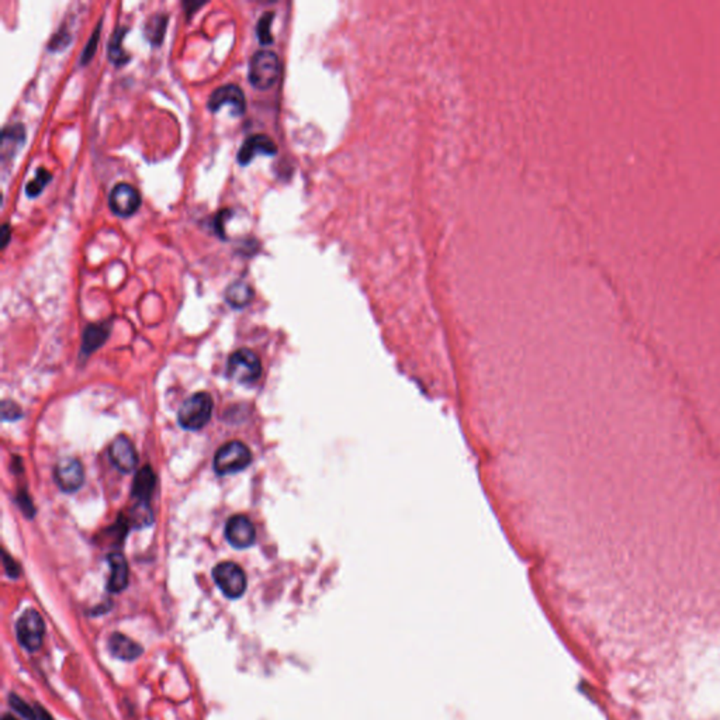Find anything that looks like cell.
I'll return each instance as SVG.
<instances>
[{
	"label": "cell",
	"instance_id": "obj_1",
	"mask_svg": "<svg viewBox=\"0 0 720 720\" xmlns=\"http://www.w3.org/2000/svg\"><path fill=\"white\" fill-rule=\"evenodd\" d=\"M213 398L209 393H196L188 397L177 414L179 425L187 430H199L207 425L213 414Z\"/></svg>",
	"mask_w": 720,
	"mask_h": 720
},
{
	"label": "cell",
	"instance_id": "obj_2",
	"mask_svg": "<svg viewBox=\"0 0 720 720\" xmlns=\"http://www.w3.org/2000/svg\"><path fill=\"white\" fill-rule=\"evenodd\" d=\"M280 76V61L276 53L269 50L256 51L248 68V79L251 85L259 90L272 87Z\"/></svg>",
	"mask_w": 720,
	"mask_h": 720
},
{
	"label": "cell",
	"instance_id": "obj_3",
	"mask_svg": "<svg viewBox=\"0 0 720 720\" xmlns=\"http://www.w3.org/2000/svg\"><path fill=\"white\" fill-rule=\"evenodd\" d=\"M252 462V453L243 442H228L218 449L214 457V468L218 474H235L245 470Z\"/></svg>",
	"mask_w": 720,
	"mask_h": 720
},
{
	"label": "cell",
	"instance_id": "obj_4",
	"mask_svg": "<svg viewBox=\"0 0 720 720\" xmlns=\"http://www.w3.org/2000/svg\"><path fill=\"white\" fill-rule=\"evenodd\" d=\"M213 579L227 598H241L247 590V575L244 570L232 561H224L214 567Z\"/></svg>",
	"mask_w": 720,
	"mask_h": 720
},
{
	"label": "cell",
	"instance_id": "obj_5",
	"mask_svg": "<svg viewBox=\"0 0 720 720\" xmlns=\"http://www.w3.org/2000/svg\"><path fill=\"white\" fill-rule=\"evenodd\" d=\"M17 640L27 651H37L44 640L45 625L41 615L34 609H27L17 620Z\"/></svg>",
	"mask_w": 720,
	"mask_h": 720
},
{
	"label": "cell",
	"instance_id": "obj_6",
	"mask_svg": "<svg viewBox=\"0 0 720 720\" xmlns=\"http://www.w3.org/2000/svg\"><path fill=\"white\" fill-rule=\"evenodd\" d=\"M228 374L238 383H255L262 374L261 359L249 349H239L228 360Z\"/></svg>",
	"mask_w": 720,
	"mask_h": 720
},
{
	"label": "cell",
	"instance_id": "obj_7",
	"mask_svg": "<svg viewBox=\"0 0 720 720\" xmlns=\"http://www.w3.org/2000/svg\"><path fill=\"white\" fill-rule=\"evenodd\" d=\"M207 106L213 113H217L224 106H229L234 114L241 116L247 109L245 94L241 87L234 83L222 85L210 94Z\"/></svg>",
	"mask_w": 720,
	"mask_h": 720
},
{
	"label": "cell",
	"instance_id": "obj_8",
	"mask_svg": "<svg viewBox=\"0 0 720 720\" xmlns=\"http://www.w3.org/2000/svg\"><path fill=\"white\" fill-rule=\"evenodd\" d=\"M110 210L118 217H131L141 206L139 191L128 183H117L109 196Z\"/></svg>",
	"mask_w": 720,
	"mask_h": 720
},
{
	"label": "cell",
	"instance_id": "obj_9",
	"mask_svg": "<svg viewBox=\"0 0 720 720\" xmlns=\"http://www.w3.org/2000/svg\"><path fill=\"white\" fill-rule=\"evenodd\" d=\"M225 538L235 549H248L256 541L255 526L245 515H235L227 522Z\"/></svg>",
	"mask_w": 720,
	"mask_h": 720
},
{
	"label": "cell",
	"instance_id": "obj_10",
	"mask_svg": "<svg viewBox=\"0 0 720 720\" xmlns=\"http://www.w3.org/2000/svg\"><path fill=\"white\" fill-rule=\"evenodd\" d=\"M55 482L64 493L78 491L85 482V470L79 460L65 457L55 466Z\"/></svg>",
	"mask_w": 720,
	"mask_h": 720
},
{
	"label": "cell",
	"instance_id": "obj_11",
	"mask_svg": "<svg viewBox=\"0 0 720 720\" xmlns=\"http://www.w3.org/2000/svg\"><path fill=\"white\" fill-rule=\"evenodd\" d=\"M276 152H277V147L272 138H269L265 134H254L243 142L241 148H239V151H238L236 159H238L239 165L245 166V165L251 164L256 155L270 157V155H274Z\"/></svg>",
	"mask_w": 720,
	"mask_h": 720
},
{
	"label": "cell",
	"instance_id": "obj_12",
	"mask_svg": "<svg viewBox=\"0 0 720 720\" xmlns=\"http://www.w3.org/2000/svg\"><path fill=\"white\" fill-rule=\"evenodd\" d=\"M110 459L121 473L135 470L138 457L132 442L125 435H118L110 445Z\"/></svg>",
	"mask_w": 720,
	"mask_h": 720
},
{
	"label": "cell",
	"instance_id": "obj_13",
	"mask_svg": "<svg viewBox=\"0 0 720 720\" xmlns=\"http://www.w3.org/2000/svg\"><path fill=\"white\" fill-rule=\"evenodd\" d=\"M110 565V577L107 583V590L110 592H121L127 588L128 584V564L123 554L113 553L109 556Z\"/></svg>",
	"mask_w": 720,
	"mask_h": 720
},
{
	"label": "cell",
	"instance_id": "obj_14",
	"mask_svg": "<svg viewBox=\"0 0 720 720\" xmlns=\"http://www.w3.org/2000/svg\"><path fill=\"white\" fill-rule=\"evenodd\" d=\"M26 141V128L21 124L6 125L2 131V161L13 158Z\"/></svg>",
	"mask_w": 720,
	"mask_h": 720
},
{
	"label": "cell",
	"instance_id": "obj_15",
	"mask_svg": "<svg viewBox=\"0 0 720 720\" xmlns=\"http://www.w3.org/2000/svg\"><path fill=\"white\" fill-rule=\"evenodd\" d=\"M110 653L124 661H132L142 654V646L121 633H113L109 639Z\"/></svg>",
	"mask_w": 720,
	"mask_h": 720
},
{
	"label": "cell",
	"instance_id": "obj_16",
	"mask_svg": "<svg viewBox=\"0 0 720 720\" xmlns=\"http://www.w3.org/2000/svg\"><path fill=\"white\" fill-rule=\"evenodd\" d=\"M155 484H157V480H155V474L151 470V467H148V466L143 467V468H141L137 473V477L134 480L132 495L139 502H147L148 504L150 497L154 493Z\"/></svg>",
	"mask_w": 720,
	"mask_h": 720
},
{
	"label": "cell",
	"instance_id": "obj_17",
	"mask_svg": "<svg viewBox=\"0 0 720 720\" xmlns=\"http://www.w3.org/2000/svg\"><path fill=\"white\" fill-rule=\"evenodd\" d=\"M254 299L252 287L245 281H234L225 290V300L234 308H244Z\"/></svg>",
	"mask_w": 720,
	"mask_h": 720
},
{
	"label": "cell",
	"instance_id": "obj_18",
	"mask_svg": "<svg viewBox=\"0 0 720 720\" xmlns=\"http://www.w3.org/2000/svg\"><path fill=\"white\" fill-rule=\"evenodd\" d=\"M168 16L164 13H157L151 16L146 21V24H143V37H146L152 45H161L168 28Z\"/></svg>",
	"mask_w": 720,
	"mask_h": 720
},
{
	"label": "cell",
	"instance_id": "obj_19",
	"mask_svg": "<svg viewBox=\"0 0 720 720\" xmlns=\"http://www.w3.org/2000/svg\"><path fill=\"white\" fill-rule=\"evenodd\" d=\"M125 33L127 28L118 26L109 41V60L117 67H121L130 61V54L123 48V39L125 37Z\"/></svg>",
	"mask_w": 720,
	"mask_h": 720
},
{
	"label": "cell",
	"instance_id": "obj_20",
	"mask_svg": "<svg viewBox=\"0 0 720 720\" xmlns=\"http://www.w3.org/2000/svg\"><path fill=\"white\" fill-rule=\"evenodd\" d=\"M109 337V326L105 324H91L83 333V352H93L103 345Z\"/></svg>",
	"mask_w": 720,
	"mask_h": 720
},
{
	"label": "cell",
	"instance_id": "obj_21",
	"mask_svg": "<svg viewBox=\"0 0 720 720\" xmlns=\"http://www.w3.org/2000/svg\"><path fill=\"white\" fill-rule=\"evenodd\" d=\"M9 703L10 706L17 712L20 713L26 720H53V717L48 714L44 709L41 708H34L28 703H26L23 699H20L17 695H10L9 696Z\"/></svg>",
	"mask_w": 720,
	"mask_h": 720
},
{
	"label": "cell",
	"instance_id": "obj_22",
	"mask_svg": "<svg viewBox=\"0 0 720 720\" xmlns=\"http://www.w3.org/2000/svg\"><path fill=\"white\" fill-rule=\"evenodd\" d=\"M53 179V173L45 169V168H38L37 172H35V176L31 182L27 183L26 186V195L28 197H37L42 193L44 187L50 183V180Z\"/></svg>",
	"mask_w": 720,
	"mask_h": 720
},
{
	"label": "cell",
	"instance_id": "obj_23",
	"mask_svg": "<svg viewBox=\"0 0 720 720\" xmlns=\"http://www.w3.org/2000/svg\"><path fill=\"white\" fill-rule=\"evenodd\" d=\"M274 19V13L273 12H266L261 16V19L258 20V26H256V34H258V38L259 41L263 44V45H269L273 42V37L270 34V27H272V21Z\"/></svg>",
	"mask_w": 720,
	"mask_h": 720
},
{
	"label": "cell",
	"instance_id": "obj_24",
	"mask_svg": "<svg viewBox=\"0 0 720 720\" xmlns=\"http://www.w3.org/2000/svg\"><path fill=\"white\" fill-rule=\"evenodd\" d=\"M100 28H102V21L98 24V27L94 28V33L91 34L90 39L87 41V44L85 46L82 58H80V64L82 65H86L93 58V55L96 53V48H98V42H99V37H100Z\"/></svg>",
	"mask_w": 720,
	"mask_h": 720
},
{
	"label": "cell",
	"instance_id": "obj_25",
	"mask_svg": "<svg viewBox=\"0 0 720 720\" xmlns=\"http://www.w3.org/2000/svg\"><path fill=\"white\" fill-rule=\"evenodd\" d=\"M69 41H71V33L67 30L65 26H62L55 33L53 39L50 41V45H48V48H50L51 51H61V50H64V48L68 46Z\"/></svg>",
	"mask_w": 720,
	"mask_h": 720
},
{
	"label": "cell",
	"instance_id": "obj_26",
	"mask_svg": "<svg viewBox=\"0 0 720 720\" xmlns=\"http://www.w3.org/2000/svg\"><path fill=\"white\" fill-rule=\"evenodd\" d=\"M3 563H5V568H6V572H8L9 577L17 579L19 575H20L19 564L10 556H8L6 553H5V557H3Z\"/></svg>",
	"mask_w": 720,
	"mask_h": 720
},
{
	"label": "cell",
	"instance_id": "obj_27",
	"mask_svg": "<svg viewBox=\"0 0 720 720\" xmlns=\"http://www.w3.org/2000/svg\"><path fill=\"white\" fill-rule=\"evenodd\" d=\"M231 217V211L229 210H222L218 216H217V220H216V229L217 232L221 235V238H224V231H222V225L224 222L227 221V218Z\"/></svg>",
	"mask_w": 720,
	"mask_h": 720
},
{
	"label": "cell",
	"instance_id": "obj_28",
	"mask_svg": "<svg viewBox=\"0 0 720 720\" xmlns=\"http://www.w3.org/2000/svg\"><path fill=\"white\" fill-rule=\"evenodd\" d=\"M10 236H12V229H10V225L8 222L3 224L2 227V249H5L10 241Z\"/></svg>",
	"mask_w": 720,
	"mask_h": 720
},
{
	"label": "cell",
	"instance_id": "obj_29",
	"mask_svg": "<svg viewBox=\"0 0 720 720\" xmlns=\"http://www.w3.org/2000/svg\"><path fill=\"white\" fill-rule=\"evenodd\" d=\"M2 720H17V719H16V717H15V716H12V714H9V713H6V714H5V716H3V719H2Z\"/></svg>",
	"mask_w": 720,
	"mask_h": 720
}]
</instances>
